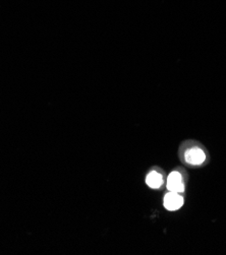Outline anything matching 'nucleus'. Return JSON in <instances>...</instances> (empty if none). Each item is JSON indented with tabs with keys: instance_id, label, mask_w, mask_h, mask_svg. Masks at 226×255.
Listing matches in <instances>:
<instances>
[{
	"instance_id": "f257e3e1",
	"label": "nucleus",
	"mask_w": 226,
	"mask_h": 255,
	"mask_svg": "<svg viewBox=\"0 0 226 255\" xmlns=\"http://www.w3.org/2000/svg\"><path fill=\"white\" fill-rule=\"evenodd\" d=\"M184 159L191 165H200L205 162L206 154L200 147H192L185 152Z\"/></svg>"
},
{
	"instance_id": "f03ea898",
	"label": "nucleus",
	"mask_w": 226,
	"mask_h": 255,
	"mask_svg": "<svg viewBox=\"0 0 226 255\" xmlns=\"http://www.w3.org/2000/svg\"><path fill=\"white\" fill-rule=\"evenodd\" d=\"M167 188L169 191L172 192H183L184 185L182 181L181 174L177 171L170 173V175L167 178Z\"/></svg>"
},
{
	"instance_id": "7ed1b4c3",
	"label": "nucleus",
	"mask_w": 226,
	"mask_h": 255,
	"mask_svg": "<svg viewBox=\"0 0 226 255\" xmlns=\"http://www.w3.org/2000/svg\"><path fill=\"white\" fill-rule=\"evenodd\" d=\"M183 205V197L178 192L169 191L164 197V207L168 210H177Z\"/></svg>"
},
{
	"instance_id": "20e7f679",
	"label": "nucleus",
	"mask_w": 226,
	"mask_h": 255,
	"mask_svg": "<svg viewBox=\"0 0 226 255\" xmlns=\"http://www.w3.org/2000/svg\"><path fill=\"white\" fill-rule=\"evenodd\" d=\"M146 183L151 188L157 189L163 184V177L160 173H158L156 171H152L148 174L147 178H146Z\"/></svg>"
}]
</instances>
